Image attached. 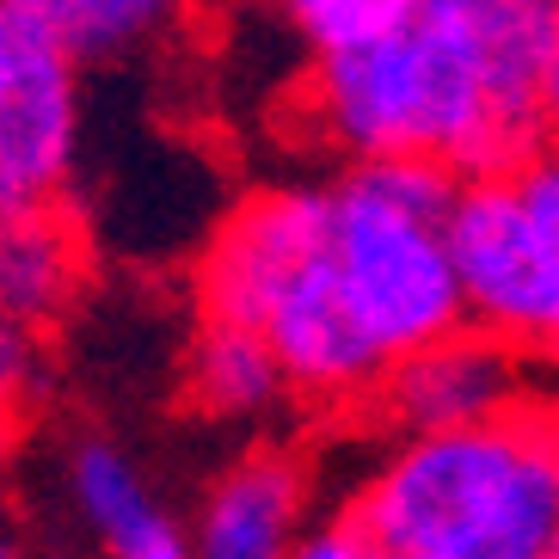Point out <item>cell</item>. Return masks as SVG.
Wrapping results in <instances>:
<instances>
[{"instance_id":"1","label":"cell","mask_w":559,"mask_h":559,"mask_svg":"<svg viewBox=\"0 0 559 559\" xmlns=\"http://www.w3.org/2000/svg\"><path fill=\"white\" fill-rule=\"evenodd\" d=\"M554 44L559 0H406L376 44L301 62L296 123L338 166L504 173L554 142Z\"/></svg>"},{"instance_id":"2","label":"cell","mask_w":559,"mask_h":559,"mask_svg":"<svg viewBox=\"0 0 559 559\" xmlns=\"http://www.w3.org/2000/svg\"><path fill=\"white\" fill-rule=\"evenodd\" d=\"M191 320L271 345L301 418H369L388 362L357 332L326 259V179H271L222 210L191 259Z\"/></svg>"},{"instance_id":"3","label":"cell","mask_w":559,"mask_h":559,"mask_svg":"<svg viewBox=\"0 0 559 559\" xmlns=\"http://www.w3.org/2000/svg\"><path fill=\"white\" fill-rule=\"evenodd\" d=\"M338 504L388 559H559V394L449 437H381Z\"/></svg>"},{"instance_id":"4","label":"cell","mask_w":559,"mask_h":559,"mask_svg":"<svg viewBox=\"0 0 559 559\" xmlns=\"http://www.w3.org/2000/svg\"><path fill=\"white\" fill-rule=\"evenodd\" d=\"M449 173L338 166L326 173V259L357 332L388 369L467 326L449 252Z\"/></svg>"},{"instance_id":"5","label":"cell","mask_w":559,"mask_h":559,"mask_svg":"<svg viewBox=\"0 0 559 559\" xmlns=\"http://www.w3.org/2000/svg\"><path fill=\"white\" fill-rule=\"evenodd\" d=\"M461 313L523 362H559V160L535 154L455 185L449 210Z\"/></svg>"},{"instance_id":"6","label":"cell","mask_w":559,"mask_h":559,"mask_svg":"<svg viewBox=\"0 0 559 559\" xmlns=\"http://www.w3.org/2000/svg\"><path fill=\"white\" fill-rule=\"evenodd\" d=\"M86 135L81 68L37 0H0V215L62 210Z\"/></svg>"},{"instance_id":"7","label":"cell","mask_w":559,"mask_h":559,"mask_svg":"<svg viewBox=\"0 0 559 559\" xmlns=\"http://www.w3.org/2000/svg\"><path fill=\"white\" fill-rule=\"evenodd\" d=\"M535 376H542L535 362H523L486 332L461 326L418 357L394 362L369 418L381 425V437H449V430L492 425L523 400H535L542 394Z\"/></svg>"},{"instance_id":"8","label":"cell","mask_w":559,"mask_h":559,"mask_svg":"<svg viewBox=\"0 0 559 559\" xmlns=\"http://www.w3.org/2000/svg\"><path fill=\"white\" fill-rule=\"evenodd\" d=\"M191 523V559H296L313 523V467L289 443H252L222 461Z\"/></svg>"},{"instance_id":"9","label":"cell","mask_w":559,"mask_h":559,"mask_svg":"<svg viewBox=\"0 0 559 559\" xmlns=\"http://www.w3.org/2000/svg\"><path fill=\"white\" fill-rule=\"evenodd\" d=\"M62 492L86 523L99 559H191V523L154 492L148 467L111 437H74Z\"/></svg>"},{"instance_id":"10","label":"cell","mask_w":559,"mask_h":559,"mask_svg":"<svg viewBox=\"0 0 559 559\" xmlns=\"http://www.w3.org/2000/svg\"><path fill=\"white\" fill-rule=\"evenodd\" d=\"M93 283V240L62 210L0 215V320L50 338Z\"/></svg>"},{"instance_id":"11","label":"cell","mask_w":559,"mask_h":559,"mask_svg":"<svg viewBox=\"0 0 559 559\" xmlns=\"http://www.w3.org/2000/svg\"><path fill=\"white\" fill-rule=\"evenodd\" d=\"M179 400L203 425L240 430L277 425L296 412V394H289L271 345L240 326H215V320H191V338L179 350Z\"/></svg>"},{"instance_id":"12","label":"cell","mask_w":559,"mask_h":559,"mask_svg":"<svg viewBox=\"0 0 559 559\" xmlns=\"http://www.w3.org/2000/svg\"><path fill=\"white\" fill-rule=\"evenodd\" d=\"M37 13L81 74L160 50L166 32L179 25L166 0H37Z\"/></svg>"},{"instance_id":"13","label":"cell","mask_w":559,"mask_h":559,"mask_svg":"<svg viewBox=\"0 0 559 559\" xmlns=\"http://www.w3.org/2000/svg\"><path fill=\"white\" fill-rule=\"evenodd\" d=\"M400 13H406V0H296L283 25L296 37L301 62H332V56L376 44Z\"/></svg>"},{"instance_id":"14","label":"cell","mask_w":559,"mask_h":559,"mask_svg":"<svg viewBox=\"0 0 559 559\" xmlns=\"http://www.w3.org/2000/svg\"><path fill=\"white\" fill-rule=\"evenodd\" d=\"M44 381H50V350H44V338L13 326V320H0V400L13 412H25L44 394Z\"/></svg>"},{"instance_id":"15","label":"cell","mask_w":559,"mask_h":559,"mask_svg":"<svg viewBox=\"0 0 559 559\" xmlns=\"http://www.w3.org/2000/svg\"><path fill=\"white\" fill-rule=\"evenodd\" d=\"M296 559H388V554H381V542L350 516L345 504H332V510H320V516L308 523Z\"/></svg>"},{"instance_id":"16","label":"cell","mask_w":559,"mask_h":559,"mask_svg":"<svg viewBox=\"0 0 559 559\" xmlns=\"http://www.w3.org/2000/svg\"><path fill=\"white\" fill-rule=\"evenodd\" d=\"M19 430H25V412H13L0 400V479H7V467H13V455H19Z\"/></svg>"},{"instance_id":"17","label":"cell","mask_w":559,"mask_h":559,"mask_svg":"<svg viewBox=\"0 0 559 559\" xmlns=\"http://www.w3.org/2000/svg\"><path fill=\"white\" fill-rule=\"evenodd\" d=\"M0 559H37L32 547H25V535H19V528L7 523V516H0Z\"/></svg>"},{"instance_id":"18","label":"cell","mask_w":559,"mask_h":559,"mask_svg":"<svg viewBox=\"0 0 559 559\" xmlns=\"http://www.w3.org/2000/svg\"><path fill=\"white\" fill-rule=\"evenodd\" d=\"M547 111H554V130H559V44H554V68H547Z\"/></svg>"},{"instance_id":"19","label":"cell","mask_w":559,"mask_h":559,"mask_svg":"<svg viewBox=\"0 0 559 559\" xmlns=\"http://www.w3.org/2000/svg\"><path fill=\"white\" fill-rule=\"evenodd\" d=\"M547 154H554V160H559V130H554V142H547Z\"/></svg>"}]
</instances>
